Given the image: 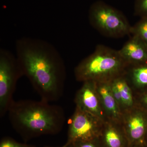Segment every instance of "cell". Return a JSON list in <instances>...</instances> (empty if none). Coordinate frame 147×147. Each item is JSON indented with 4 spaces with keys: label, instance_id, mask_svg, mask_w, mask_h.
Listing matches in <instances>:
<instances>
[{
    "label": "cell",
    "instance_id": "cell-18",
    "mask_svg": "<svg viewBox=\"0 0 147 147\" xmlns=\"http://www.w3.org/2000/svg\"><path fill=\"white\" fill-rule=\"evenodd\" d=\"M0 147H35L31 145L21 144L16 142L11 138L5 137L3 138L0 143Z\"/></svg>",
    "mask_w": 147,
    "mask_h": 147
},
{
    "label": "cell",
    "instance_id": "cell-20",
    "mask_svg": "<svg viewBox=\"0 0 147 147\" xmlns=\"http://www.w3.org/2000/svg\"><path fill=\"white\" fill-rule=\"evenodd\" d=\"M49 147V146H47V147ZM61 147H63V146Z\"/></svg>",
    "mask_w": 147,
    "mask_h": 147
},
{
    "label": "cell",
    "instance_id": "cell-15",
    "mask_svg": "<svg viewBox=\"0 0 147 147\" xmlns=\"http://www.w3.org/2000/svg\"><path fill=\"white\" fill-rule=\"evenodd\" d=\"M99 138L86 141H79L65 144L63 147H100Z\"/></svg>",
    "mask_w": 147,
    "mask_h": 147
},
{
    "label": "cell",
    "instance_id": "cell-16",
    "mask_svg": "<svg viewBox=\"0 0 147 147\" xmlns=\"http://www.w3.org/2000/svg\"><path fill=\"white\" fill-rule=\"evenodd\" d=\"M135 105L147 112V89L134 93Z\"/></svg>",
    "mask_w": 147,
    "mask_h": 147
},
{
    "label": "cell",
    "instance_id": "cell-10",
    "mask_svg": "<svg viewBox=\"0 0 147 147\" xmlns=\"http://www.w3.org/2000/svg\"><path fill=\"white\" fill-rule=\"evenodd\" d=\"M111 90L123 113L135 106L134 92L124 75L110 82Z\"/></svg>",
    "mask_w": 147,
    "mask_h": 147
},
{
    "label": "cell",
    "instance_id": "cell-6",
    "mask_svg": "<svg viewBox=\"0 0 147 147\" xmlns=\"http://www.w3.org/2000/svg\"><path fill=\"white\" fill-rule=\"evenodd\" d=\"M105 121L76 107L68 121V139L66 144L99 138Z\"/></svg>",
    "mask_w": 147,
    "mask_h": 147
},
{
    "label": "cell",
    "instance_id": "cell-19",
    "mask_svg": "<svg viewBox=\"0 0 147 147\" xmlns=\"http://www.w3.org/2000/svg\"><path fill=\"white\" fill-rule=\"evenodd\" d=\"M145 146H147V134L146 135V139H145Z\"/></svg>",
    "mask_w": 147,
    "mask_h": 147
},
{
    "label": "cell",
    "instance_id": "cell-17",
    "mask_svg": "<svg viewBox=\"0 0 147 147\" xmlns=\"http://www.w3.org/2000/svg\"><path fill=\"white\" fill-rule=\"evenodd\" d=\"M134 13L141 18H147V0H136L134 4Z\"/></svg>",
    "mask_w": 147,
    "mask_h": 147
},
{
    "label": "cell",
    "instance_id": "cell-1",
    "mask_svg": "<svg viewBox=\"0 0 147 147\" xmlns=\"http://www.w3.org/2000/svg\"><path fill=\"white\" fill-rule=\"evenodd\" d=\"M15 47L22 74L41 100L50 102L59 99L64 89L66 69L57 49L43 40L30 37L17 40Z\"/></svg>",
    "mask_w": 147,
    "mask_h": 147
},
{
    "label": "cell",
    "instance_id": "cell-4",
    "mask_svg": "<svg viewBox=\"0 0 147 147\" xmlns=\"http://www.w3.org/2000/svg\"><path fill=\"white\" fill-rule=\"evenodd\" d=\"M89 20L94 28L107 36L118 38L130 34L131 26L122 13L102 1L91 6Z\"/></svg>",
    "mask_w": 147,
    "mask_h": 147
},
{
    "label": "cell",
    "instance_id": "cell-12",
    "mask_svg": "<svg viewBox=\"0 0 147 147\" xmlns=\"http://www.w3.org/2000/svg\"><path fill=\"white\" fill-rule=\"evenodd\" d=\"M99 138L105 147H124L126 143L129 144L121 123L116 122H104Z\"/></svg>",
    "mask_w": 147,
    "mask_h": 147
},
{
    "label": "cell",
    "instance_id": "cell-5",
    "mask_svg": "<svg viewBox=\"0 0 147 147\" xmlns=\"http://www.w3.org/2000/svg\"><path fill=\"white\" fill-rule=\"evenodd\" d=\"M23 76L16 56L6 49L0 50V116L7 113L13 101L17 82Z\"/></svg>",
    "mask_w": 147,
    "mask_h": 147
},
{
    "label": "cell",
    "instance_id": "cell-13",
    "mask_svg": "<svg viewBox=\"0 0 147 147\" xmlns=\"http://www.w3.org/2000/svg\"><path fill=\"white\" fill-rule=\"evenodd\" d=\"M124 75L134 93L147 89V63L129 65Z\"/></svg>",
    "mask_w": 147,
    "mask_h": 147
},
{
    "label": "cell",
    "instance_id": "cell-8",
    "mask_svg": "<svg viewBox=\"0 0 147 147\" xmlns=\"http://www.w3.org/2000/svg\"><path fill=\"white\" fill-rule=\"evenodd\" d=\"M74 102L76 107L96 116L104 121H106L96 89V82H83L82 86L76 92Z\"/></svg>",
    "mask_w": 147,
    "mask_h": 147
},
{
    "label": "cell",
    "instance_id": "cell-2",
    "mask_svg": "<svg viewBox=\"0 0 147 147\" xmlns=\"http://www.w3.org/2000/svg\"><path fill=\"white\" fill-rule=\"evenodd\" d=\"M7 113L13 128L27 140L57 134L65 121V114L61 106L41 100H13Z\"/></svg>",
    "mask_w": 147,
    "mask_h": 147
},
{
    "label": "cell",
    "instance_id": "cell-9",
    "mask_svg": "<svg viewBox=\"0 0 147 147\" xmlns=\"http://www.w3.org/2000/svg\"><path fill=\"white\" fill-rule=\"evenodd\" d=\"M96 83V89L106 121L121 123L123 113L113 95L110 82Z\"/></svg>",
    "mask_w": 147,
    "mask_h": 147
},
{
    "label": "cell",
    "instance_id": "cell-7",
    "mask_svg": "<svg viewBox=\"0 0 147 147\" xmlns=\"http://www.w3.org/2000/svg\"><path fill=\"white\" fill-rule=\"evenodd\" d=\"M121 124L129 146H144L147 134V112L135 105L123 113Z\"/></svg>",
    "mask_w": 147,
    "mask_h": 147
},
{
    "label": "cell",
    "instance_id": "cell-14",
    "mask_svg": "<svg viewBox=\"0 0 147 147\" xmlns=\"http://www.w3.org/2000/svg\"><path fill=\"white\" fill-rule=\"evenodd\" d=\"M130 34L137 37L147 46V18H141L137 24L131 26Z\"/></svg>",
    "mask_w": 147,
    "mask_h": 147
},
{
    "label": "cell",
    "instance_id": "cell-11",
    "mask_svg": "<svg viewBox=\"0 0 147 147\" xmlns=\"http://www.w3.org/2000/svg\"><path fill=\"white\" fill-rule=\"evenodd\" d=\"M119 52L128 65L147 63V46L134 36L127 41Z\"/></svg>",
    "mask_w": 147,
    "mask_h": 147
},
{
    "label": "cell",
    "instance_id": "cell-3",
    "mask_svg": "<svg viewBox=\"0 0 147 147\" xmlns=\"http://www.w3.org/2000/svg\"><path fill=\"white\" fill-rule=\"evenodd\" d=\"M128 64L118 51L103 45L96 46L91 55L80 62L74 69L78 82H110L124 75Z\"/></svg>",
    "mask_w": 147,
    "mask_h": 147
}]
</instances>
